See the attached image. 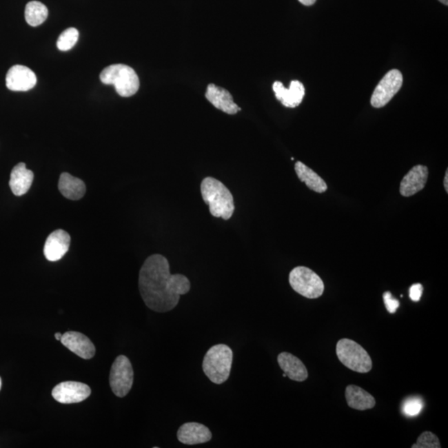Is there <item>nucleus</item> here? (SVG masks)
I'll return each instance as SVG.
<instances>
[{
	"instance_id": "obj_15",
	"label": "nucleus",
	"mask_w": 448,
	"mask_h": 448,
	"mask_svg": "<svg viewBox=\"0 0 448 448\" xmlns=\"http://www.w3.org/2000/svg\"><path fill=\"white\" fill-rule=\"evenodd\" d=\"M179 442L185 445H197L210 442L212 433L209 427L198 422H186L177 431Z\"/></svg>"
},
{
	"instance_id": "obj_31",
	"label": "nucleus",
	"mask_w": 448,
	"mask_h": 448,
	"mask_svg": "<svg viewBox=\"0 0 448 448\" xmlns=\"http://www.w3.org/2000/svg\"><path fill=\"white\" fill-rule=\"evenodd\" d=\"M439 2H441L443 3V5H445L446 6H448V0H438Z\"/></svg>"
},
{
	"instance_id": "obj_25",
	"label": "nucleus",
	"mask_w": 448,
	"mask_h": 448,
	"mask_svg": "<svg viewBox=\"0 0 448 448\" xmlns=\"http://www.w3.org/2000/svg\"><path fill=\"white\" fill-rule=\"evenodd\" d=\"M422 408L423 403L421 398H411L407 399L405 403H403V412L407 415V416H417L418 414H420Z\"/></svg>"
},
{
	"instance_id": "obj_20",
	"label": "nucleus",
	"mask_w": 448,
	"mask_h": 448,
	"mask_svg": "<svg viewBox=\"0 0 448 448\" xmlns=\"http://www.w3.org/2000/svg\"><path fill=\"white\" fill-rule=\"evenodd\" d=\"M59 190L65 198L70 201H79L85 194V183L68 173L61 174Z\"/></svg>"
},
{
	"instance_id": "obj_1",
	"label": "nucleus",
	"mask_w": 448,
	"mask_h": 448,
	"mask_svg": "<svg viewBox=\"0 0 448 448\" xmlns=\"http://www.w3.org/2000/svg\"><path fill=\"white\" fill-rule=\"evenodd\" d=\"M190 280L182 274H171L164 256L154 254L145 261L139 275V289L147 307L168 312L176 307L181 296L190 291Z\"/></svg>"
},
{
	"instance_id": "obj_2",
	"label": "nucleus",
	"mask_w": 448,
	"mask_h": 448,
	"mask_svg": "<svg viewBox=\"0 0 448 448\" xmlns=\"http://www.w3.org/2000/svg\"><path fill=\"white\" fill-rule=\"evenodd\" d=\"M203 201L210 207V212L215 218L229 220L235 210L233 194L229 189L213 177H207L201 183Z\"/></svg>"
},
{
	"instance_id": "obj_16",
	"label": "nucleus",
	"mask_w": 448,
	"mask_h": 448,
	"mask_svg": "<svg viewBox=\"0 0 448 448\" xmlns=\"http://www.w3.org/2000/svg\"><path fill=\"white\" fill-rule=\"evenodd\" d=\"M205 96L207 100L216 108L221 110L222 112L230 114V115H234L241 111V108L234 103L230 92L214 84L207 85Z\"/></svg>"
},
{
	"instance_id": "obj_17",
	"label": "nucleus",
	"mask_w": 448,
	"mask_h": 448,
	"mask_svg": "<svg viewBox=\"0 0 448 448\" xmlns=\"http://www.w3.org/2000/svg\"><path fill=\"white\" fill-rule=\"evenodd\" d=\"M278 362L287 376L292 380L303 382L308 378V371L300 358L287 352L281 353Z\"/></svg>"
},
{
	"instance_id": "obj_24",
	"label": "nucleus",
	"mask_w": 448,
	"mask_h": 448,
	"mask_svg": "<svg viewBox=\"0 0 448 448\" xmlns=\"http://www.w3.org/2000/svg\"><path fill=\"white\" fill-rule=\"evenodd\" d=\"M413 448H440L441 447V444H440L439 438L431 433V431H425L420 436H419L417 442L414 444L412 446Z\"/></svg>"
},
{
	"instance_id": "obj_26",
	"label": "nucleus",
	"mask_w": 448,
	"mask_h": 448,
	"mask_svg": "<svg viewBox=\"0 0 448 448\" xmlns=\"http://www.w3.org/2000/svg\"><path fill=\"white\" fill-rule=\"evenodd\" d=\"M384 301L385 304L386 309H388V312L391 314L396 312L397 309L399 307V301L396 298H394L390 292H386L384 293Z\"/></svg>"
},
{
	"instance_id": "obj_33",
	"label": "nucleus",
	"mask_w": 448,
	"mask_h": 448,
	"mask_svg": "<svg viewBox=\"0 0 448 448\" xmlns=\"http://www.w3.org/2000/svg\"><path fill=\"white\" fill-rule=\"evenodd\" d=\"M283 377H287V374L284 373V374H283Z\"/></svg>"
},
{
	"instance_id": "obj_14",
	"label": "nucleus",
	"mask_w": 448,
	"mask_h": 448,
	"mask_svg": "<svg viewBox=\"0 0 448 448\" xmlns=\"http://www.w3.org/2000/svg\"><path fill=\"white\" fill-rule=\"evenodd\" d=\"M276 99L289 108H295L303 101L305 96V88L299 81H292L290 88H285L281 81H275L272 85Z\"/></svg>"
},
{
	"instance_id": "obj_19",
	"label": "nucleus",
	"mask_w": 448,
	"mask_h": 448,
	"mask_svg": "<svg viewBox=\"0 0 448 448\" xmlns=\"http://www.w3.org/2000/svg\"><path fill=\"white\" fill-rule=\"evenodd\" d=\"M345 398L349 408L360 411L371 409L376 403L371 394L356 385L347 386Z\"/></svg>"
},
{
	"instance_id": "obj_23",
	"label": "nucleus",
	"mask_w": 448,
	"mask_h": 448,
	"mask_svg": "<svg viewBox=\"0 0 448 448\" xmlns=\"http://www.w3.org/2000/svg\"><path fill=\"white\" fill-rule=\"evenodd\" d=\"M79 32L74 28H68L59 36L57 46L61 51H68L75 46L79 40Z\"/></svg>"
},
{
	"instance_id": "obj_13",
	"label": "nucleus",
	"mask_w": 448,
	"mask_h": 448,
	"mask_svg": "<svg viewBox=\"0 0 448 448\" xmlns=\"http://www.w3.org/2000/svg\"><path fill=\"white\" fill-rule=\"evenodd\" d=\"M429 177V169L425 165L414 166L403 177L400 185V194L403 197H410L425 189Z\"/></svg>"
},
{
	"instance_id": "obj_30",
	"label": "nucleus",
	"mask_w": 448,
	"mask_h": 448,
	"mask_svg": "<svg viewBox=\"0 0 448 448\" xmlns=\"http://www.w3.org/2000/svg\"><path fill=\"white\" fill-rule=\"evenodd\" d=\"M63 335L61 333H56L55 334V338L57 340H60L61 338H62Z\"/></svg>"
},
{
	"instance_id": "obj_28",
	"label": "nucleus",
	"mask_w": 448,
	"mask_h": 448,
	"mask_svg": "<svg viewBox=\"0 0 448 448\" xmlns=\"http://www.w3.org/2000/svg\"><path fill=\"white\" fill-rule=\"evenodd\" d=\"M298 1L305 6H311L316 2V0H298Z\"/></svg>"
},
{
	"instance_id": "obj_8",
	"label": "nucleus",
	"mask_w": 448,
	"mask_h": 448,
	"mask_svg": "<svg viewBox=\"0 0 448 448\" xmlns=\"http://www.w3.org/2000/svg\"><path fill=\"white\" fill-rule=\"evenodd\" d=\"M403 75L397 69L387 72L380 83L377 85L371 96L374 108H381L388 104L397 94L403 85Z\"/></svg>"
},
{
	"instance_id": "obj_27",
	"label": "nucleus",
	"mask_w": 448,
	"mask_h": 448,
	"mask_svg": "<svg viewBox=\"0 0 448 448\" xmlns=\"http://www.w3.org/2000/svg\"><path fill=\"white\" fill-rule=\"evenodd\" d=\"M423 287L421 284H414L409 289V297L411 300L417 303L420 301L422 295Z\"/></svg>"
},
{
	"instance_id": "obj_5",
	"label": "nucleus",
	"mask_w": 448,
	"mask_h": 448,
	"mask_svg": "<svg viewBox=\"0 0 448 448\" xmlns=\"http://www.w3.org/2000/svg\"><path fill=\"white\" fill-rule=\"evenodd\" d=\"M336 354L341 363L354 372L365 374L372 369L371 358L356 341L349 339L338 341Z\"/></svg>"
},
{
	"instance_id": "obj_21",
	"label": "nucleus",
	"mask_w": 448,
	"mask_h": 448,
	"mask_svg": "<svg viewBox=\"0 0 448 448\" xmlns=\"http://www.w3.org/2000/svg\"><path fill=\"white\" fill-rule=\"evenodd\" d=\"M295 170L300 181L304 182L309 190L320 194L327 190V185L324 181V179L319 176L315 171L304 165L303 162L298 161L296 163Z\"/></svg>"
},
{
	"instance_id": "obj_10",
	"label": "nucleus",
	"mask_w": 448,
	"mask_h": 448,
	"mask_svg": "<svg viewBox=\"0 0 448 448\" xmlns=\"http://www.w3.org/2000/svg\"><path fill=\"white\" fill-rule=\"evenodd\" d=\"M36 83L35 73L22 65L12 67L6 75V85L11 91L27 92L34 88Z\"/></svg>"
},
{
	"instance_id": "obj_3",
	"label": "nucleus",
	"mask_w": 448,
	"mask_h": 448,
	"mask_svg": "<svg viewBox=\"0 0 448 448\" xmlns=\"http://www.w3.org/2000/svg\"><path fill=\"white\" fill-rule=\"evenodd\" d=\"M234 353L230 346L215 345L206 353L203 360V370L211 382L222 385L230 378Z\"/></svg>"
},
{
	"instance_id": "obj_4",
	"label": "nucleus",
	"mask_w": 448,
	"mask_h": 448,
	"mask_svg": "<svg viewBox=\"0 0 448 448\" xmlns=\"http://www.w3.org/2000/svg\"><path fill=\"white\" fill-rule=\"evenodd\" d=\"M105 85H113L121 96H132L140 88V80L134 69L124 64H114L105 68L100 75Z\"/></svg>"
},
{
	"instance_id": "obj_29",
	"label": "nucleus",
	"mask_w": 448,
	"mask_h": 448,
	"mask_svg": "<svg viewBox=\"0 0 448 448\" xmlns=\"http://www.w3.org/2000/svg\"><path fill=\"white\" fill-rule=\"evenodd\" d=\"M448 170H447L445 179H444V188H445L447 193H448Z\"/></svg>"
},
{
	"instance_id": "obj_12",
	"label": "nucleus",
	"mask_w": 448,
	"mask_h": 448,
	"mask_svg": "<svg viewBox=\"0 0 448 448\" xmlns=\"http://www.w3.org/2000/svg\"><path fill=\"white\" fill-rule=\"evenodd\" d=\"M71 237L66 231L58 230L48 236L45 243L43 252L45 258L50 262L62 259L70 247Z\"/></svg>"
},
{
	"instance_id": "obj_11",
	"label": "nucleus",
	"mask_w": 448,
	"mask_h": 448,
	"mask_svg": "<svg viewBox=\"0 0 448 448\" xmlns=\"http://www.w3.org/2000/svg\"><path fill=\"white\" fill-rule=\"evenodd\" d=\"M60 341L62 342L65 347L84 360H90L95 356V345L83 334L68 332L63 334Z\"/></svg>"
},
{
	"instance_id": "obj_18",
	"label": "nucleus",
	"mask_w": 448,
	"mask_h": 448,
	"mask_svg": "<svg viewBox=\"0 0 448 448\" xmlns=\"http://www.w3.org/2000/svg\"><path fill=\"white\" fill-rule=\"evenodd\" d=\"M34 173L26 168L24 163H19L12 170L10 174V186L12 192L16 196H22L31 188L34 181Z\"/></svg>"
},
{
	"instance_id": "obj_7",
	"label": "nucleus",
	"mask_w": 448,
	"mask_h": 448,
	"mask_svg": "<svg viewBox=\"0 0 448 448\" xmlns=\"http://www.w3.org/2000/svg\"><path fill=\"white\" fill-rule=\"evenodd\" d=\"M134 371L132 363L125 356H118L112 366L110 373V386L114 394L119 398L128 395L132 388Z\"/></svg>"
},
{
	"instance_id": "obj_6",
	"label": "nucleus",
	"mask_w": 448,
	"mask_h": 448,
	"mask_svg": "<svg viewBox=\"0 0 448 448\" xmlns=\"http://www.w3.org/2000/svg\"><path fill=\"white\" fill-rule=\"evenodd\" d=\"M289 283L293 290L305 298L316 299L323 296L324 283L312 269L297 267L289 275Z\"/></svg>"
},
{
	"instance_id": "obj_32",
	"label": "nucleus",
	"mask_w": 448,
	"mask_h": 448,
	"mask_svg": "<svg viewBox=\"0 0 448 448\" xmlns=\"http://www.w3.org/2000/svg\"><path fill=\"white\" fill-rule=\"evenodd\" d=\"M2 388V380L1 378H0V390H1Z\"/></svg>"
},
{
	"instance_id": "obj_22",
	"label": "nucleus",
	"mask_w": 448,
	"mask_h": 448,
	"mask_svg": "<svg viewBox=\"0 0 448 448\" xmlns=\"http://www.w3.org/2000/svg\"><path fill=\"white\" fill-rule=\"evenodd\" d=\"M48 10L43 3L39 1H32L26 8V19L28 24L37 27L47 19Z\"/></svg>"
},
{
	"instance_id": "obj_9",
	"label": "nucleus",
	"mask_w": 448,
	"mask_h": 448,
	"mask_svg": "<svg viewBox=\"0 0 448 448\" xmlns=\"http://www.w3.org/2000/svg\"><path fill=\"white\" fill-rule=\"evenodd\" d=\"M92 390L87 385L80 382L67 381L60 383L52 389V395L57 402L63 405L79 403L87 399Z\"/></svg>"
}]
</instances>
